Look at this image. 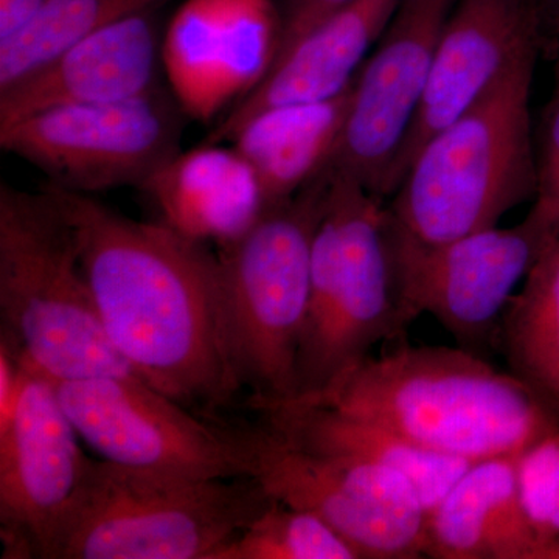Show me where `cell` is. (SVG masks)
<instances>
[{
    "label": "cell",
    "instance_id": "1",
    "mask_svg": "<svg viewBox=\"0 0 559 559\" xmlns=\"http://www.w3.org/2000/svg\"><path fill=\"white\" fill-rule=\"evenodd\" d=\"M79 238L103 329L139 377L187 407L241 392L231 369L218 253L165 223H143L47 186Z\"/></svg>",
    "mask_w": 559,
    "mask_h": 559
},
{
    "label": "cell",
    "instance_id": "2",
    "mask_svg": "<svg viewBox=\"0 0 559 559\" xmlns=\"http://www.w3.org/2000/svg\"><path fill=\"white\" fill-rule=\"evenodd\" d=\"M299 403L373 419L430 451L476 463L521 455L559 428V414L511 371L463 347L401 344L369 356Z\"/></svg>",
    "mask_w": 559,
    "mask_h": 559
},
{
    "label": "cell",
    "instance_id": "3",
    "mask_svg": "<svg viewBox=\"0 0 559 559\" xmlns=\"http://www.w3.org/2000/svg\"><path fill=\"white\" fill-rule=\"evenodd\" d=\"M0 340L53 382L139 377L103 329L76 231L47 187L0 183Z\"/></svg>",
    "mask_w": 559,
    "mask_h": 559
},
{
    "label": "cell",
    "instance_id": "4",
    "mask_svg": "<svg viewBox=\"0 0 559 559\" xmlns=\"http://www.w3.org/2000/svg\"><path fill=\"white\" fill-rule=\"evenodd\" d=\"M539 51L511 62L418 151L385 204L404 230L426 242L455 240L498 226L506 213L535 198L530 98Z\"/></svg>",
    "mask_w": 559,
    "mask_h": 559
},
{
    "label": "cell",
    "instance_id": "5",
    "mask_svg": "<svg viewBox=\"0 0 559 559\" xmlns=\"http://www.w3.org/2000/svg\"><path fill=\"white\" fill-rule=\"evenodd\" d=\"M274 500L255 477L191 479L90 457L44 559H213Z\"/></svg>",
    "mask_w": 559,
    "mask_h": 559
},
{
    "label": "cell",
    "instance_id": "6",
    "mask_svg": "<svg viewBox=\"0 0 559 559\" xmlns=\"http://www.w3.org/2000/svg\"><path fill=\"white\" fill-rule=\"evenodd\" d=\"M330 170L264 210L218 260L231 369L253 409L299 393V349L311 288V250L325 207Z\"/></svg>",
    "mask_w": 559,
    "mask_h": 559
},
{
    "label": "cell",
    "instance_id": "7",
    "mask_svg": "<svg viewBox=\"0 0 559 559\" xmlns=\"http://www.w3.org/2000/svg\"><path fill=\"white\" fill-rule=\"evenodd\" d=\"M326 168L330 187L312 241L296 400L331 388L380 342L403 340L385 249L384 200L352 176Z\"/></svg>",
    "mask_w": 559,
    "mask_h": 559
},
{
    "label": "cell",
    "instance_id": "8",
    "mask_svg": "<svg viewBox=\"0 0 559 559\" xmlns=\"http://www.w3.org/2000/svg\"><path fill=\"white\" fill-rule=\"evenodd\" d=\"M384 240L401 336L414 320L430 314L459 347L480 355L499 344L511 297L558 238L530 212L507 229L426 242L404 230L385 205Z\"/></svg>",
    "mask_w": 559,
    "mask_h": 559
},
{
    "label": "cell",
    "instance_id": "9",
    "mask_svg": "<svg viewBox=\"0 0 559 559\" xmlns=\"http://www.w3.org/2000/svg\"><path fill=\"white\" fill-rule=\"evenodd\" d=\"M81 439L116 465L191 479L255 477L263 425L234 426L191 414L139 377L55 382Z\"/></svg>",
    "mask_w": 559,
    "mask_h": 559
},
{
    "label": "cell",
    "instance_id": "10",
    "mask_svg": "<svg viewBox=\"0 0 559 559\" xmlns=\"http://www.w3.org/2000/svg\"><path fill=\"white\" fill-rule=\"evenodd\" d=\"M183 116L175 95L159 87L127 102L43 110L0 130V145L60 189H140L179 153Z\"/></svg>",
    "mask_w": 559,
    "mask_h": 559
},
{
    "label": "cell",
    "instance_id": "11",
    "mask_svg": "<svg viewBox=\"0 0 559 559\" xmlns=\"http://www.w3.org/2000/svg\"><path fill=\"white\" fill-rule=\"evenodd\" d=\"M261 425L255 479L272 498L318 514L360 559L426 558V511L409 480L360 460L304 450Z\"/></svg>",
    "mask_w": 559,
    "mask_h": 559
},
{
    "label": "cell",
    "instance_id": "12",
    "mask_svg": "<svg viewBox=\"0 0 559 559\" xmlns=\"http://www.w3.org/2000/svg\"><path fill=\"white\" fill-rule=\"evenodd\" d=\"M455 2L400 0L353 84L347 119L325 165L352 176L381 200Z\"/></svg>",
    "mask_w": 559,
    "mask_h": 559
},
{
    "label": "cell",
    "instance_id": "13",
    "mask_svg": "<svg viewBox=\"0 0 559 559\" xmlns=\"http://www.w3.org/2000/svg\"><path fill=\"white\" fill-rule=\"evenodd\" d=\"M16 412L0 433V538L3 559L46 557L79 491L81 452L55 382L25 366Z\"/></svg>",
    "mask_w": 559,
    "mask_h": 559
},
{
    "label": "cell",
    "instance_id": "14",
    "mask_svg": "<svg viewBox=\"0 0 559 559\" xmlns=\"http://www.w3.org/2000/svg\"><path fill=\"white\" fill-rule=\"evenodd\" d=\"M272 0H186L162 39L171 94L189 117L212 121L270 72L280 43Z\"/></svg>",
    "mask_w": 559,
    "mask_h": 559
},
{
    "label": "cell",
    "instance_id": "15",
    "mask_svg": "<svg viewBox=\"0 0 559 559\" xmlns=\"http://www.w3.org/2000/svg\"><path fill=\"white\" fill-rule=\"evenodd\" d=\"M546 44L544 0H457L440 36L421 102L390 168L399 190L418 151L452 123L525 51Z\"/></svg>",
    "mask_w": 559,
    "mask_h": 559
},
{
    "label": "cell",
    "instance_id": "16",
    "mask_svg": "<svg viewBox=\"0 0 559 559\" xmlns=\"http://www.w3.org/2000/svg\"><path fill=\"white\" fill-rule=\"evenodd\" d=\"M162 38L156 10L135 14L72 44L0 91V130L64 106L108 105L159 90Z\"/></svg>",
    "mask_w": 559,
    "mask_h": 559
},
{
    "label": "cell",
    "instance_id": "17",
    "mask_svg": "<svg viewBox=\"0 0 559 559\" xmlns=\"http://www.w3.org/2000/svg\"><path fill=\"white\" fill-rule=\"evenodd\" d=\"M400 0H353L308 33L210 131L204 143L231 142L266 110L330 100L358 76Z\"/></svg>",
    "mask_w": 559,
    "mask_h": 559
},
{
    "label": "cell",
    "instance_id": "18",
    "mask_svg": "<svg viewBox=\"0 0 559 559\" xmlns=\"http://www.w3.org/2000/svg\"><path fill=\"white\" fill-rule=\"evenodd\" d=\"M473 463L426 518V558L550 559L522 500L516 460Z\"/></svg>",
    "mask_w": 559,
    "mask_h": 559
},
{
    "label": "cell",
    "instance_id": "19",
    "mask_svg": "<svg viewBox=\"0 0 559 559\" xmlns=\"http://www.w3.org/2000/svg\"><path fill=\"white\" fill-rule=\"evenodd\" d=\"M162 223L191 240L230 245L267 209L257 173L234 145L179 151L142 187Z\"/></svg>",
    "mask_w": 559,
    "mask_h": 559
},
{
    "label": "cell",
    "instance_id": "20",
    "mask_svg": "<svg viewBox=\"0 0 559 559\" xmlns=\"http://www.w3.org/2000/svg\"><path fill=\"white\" fill-rule=\"evenodd\" d=\"M261 421L304 450L360 460L409 480L426 518L473 463L448 457L415 443L403 433L323 404H272L257 409Z\"/></svg>",
    "mask_w": 559,
    "mask_h": 559
},
{
    "label": "cell",
    "instance_id": "21",
    "mask_svg": "<svg viewBox=\"0 0 559 559\" xmlns=\"http://www.w3.org/2000/svg\"><path fill=\"white\" fill-rule=\"evenodd\" d=\"M353 84L330 100L266 110L231 139L257 173L267 207L294 197L329 162L347 119Z\"/></svg>",
    "mask_w": 559,
    "mask_h": 559
},
{
    "label": "cell",
    "instance_id": "22",
    "mask_svg": "<svg viewBox=\"0 0 559 559\" xmlns=\"http://www.w3.org/2000/svg\"><path fill=\"white\" fill-rule=\"evenodd\" d=\"M510 371L559 414V240L511 297L499 330Z\"/></svg>",
    "mask_w": 559,
    "mask_h": 559
},
{
    "label": "cell",
    "instance_id": "23",
    "mask_svg": "<svg viewBox=\"0 0 559 559\" xmlns=\"http://www.w3.org/2000/svg\"><path fill=\"white\" fill-rule=\"evenodd\" d=\"M164 0H50L20 33L0 43V91L43 68L72 44L109 25L157 10Z\"/></svg>",
    "mask_w": 559,
    "mask_h": 559
},
{
    "label": "cell",
    "instance_id": "24",
    "mask_svg": "<svg viewBox=\"0 0 559 559\" xmlns=\"http://www.w3.org/2000/svg\"><path fill=\"white\" fill-rule=\"evenodd\" d=\"M213 559H360V555L318 514L274 500Z\"/></svg>",
    "mask_w": 559,
    "mask_h": 559
},
{
    "label": "cell",
    "instance_id": "25",
    "mask_svg": "<svg viewBox=\"0 0 559 559\" xmlns=\"http://www.w3.org/2000/svg\"><path fill=\"white\" fill-rule=\"evenodd\" d=\"M530 212L538 216L559 240V94H554L540 127L535 204Z\"/></svg>",
    "mask_w": 559,
    "mask_h": 559
},
{
    "label": "cell",
    "instance_id": "26",
    "mask_svg": "<svg viewBox=\"0 0 559 559\" xmlns=\"http://www.w3.org/2000/svg\"><path fill=\"white\" fill-rule=\"evenodd\" d=\"M352 2L353 0H283L282 7H278L282 31L274 64L308 33Z\"/></svg>",
    "mask_w": 559,
    "mask_h": 559
},
{
    "label": "cell",
    "instance_id": "27",
    "mask_svg": "<svg viewBox=\"0 0 559 559\" xmlns=\"http://www.w3.org/2000/svg\"><path fill=\"white\" fill-rule=\"evenodd\" d=\"M49 2L50 0H0V43L27 27Z\"/></svg>",
    "mask_w": 559,
    "mask_h": 559
},
{
    "label": "cell",
    "instance_id": "28",
    "mask_svg": "<svg viewBox=\"0 0 559 559\" xmlns=\"http://www.w3.org/2000/svg\"><path fill=\"white\" fill-rule=\"evenodd\" d=\"M544 31L554 58L555 92L559 94V0H544Z\"/></svg>",
    "mask_w": 559,
    "mask_h": 559
}]
</instances>
